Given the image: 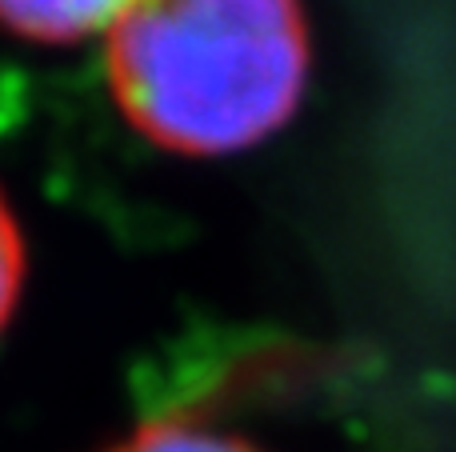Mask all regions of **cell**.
<instances>
[{
  "label": "cell",
  "mask_w": 456,
  "mask_h": 452,
  "mask_svg": "<svg viewBox=\"0 0 456 452\" xmlns=\"http://www.w3.org/2000/svg\"><path fill=\"white\" fill-rule=\"evenodd\" d=\"M125 0H0V28L40 44L104 36Z\"/></svg>",
  "instance_id": "7a4b0ae2"
},
{
  "label": "cell",
  "mask_w": 456,
  "mask_h": 452,
  "mask_svg": "<svg viewBox=\"0 0 456 452\" xmlns=\"http://www.w3.org/2000/svg\"><path fill=\"white\" fill-rule=\"evenodd\" d=\"M104 452H260L252 440H244L240 432L216 429L197 416H157V421L136 424L128 437H120L117 445Z\"/></svg>",
  "instance_id": "3957f363"
},
{
  "label": "cell",
  "mask_w": 456,
  "mask_h": 452,
  "mask_svg": "<svg viewBox=\"0 0 456 452\" xmlns=\"http://www.w3.org/2000/svg\"><path fill=\"white\" fill-rule=\"evenodd\" d=\"M24 288V232L12 205L0 192V333L8 328Z\"/></svg>",
  "instance_id": "277c9868"
},
{
  "label": "cell",
  "mask_w": 456,
  "mask_h": 452,
  "mask_svg": "<svg viewBox=\"0 0 456 452\" xmlns=\"http://www.w3.org/2000/svg\"><path fill=\"white\" fill-rule=\"evenodd\" d=\"M120 117L157 149L221 157L265 141L305 93L300 0H125L104 32Z\"/></svg>",
  "instance_id": "6da1fadb"
}]
</instances>
